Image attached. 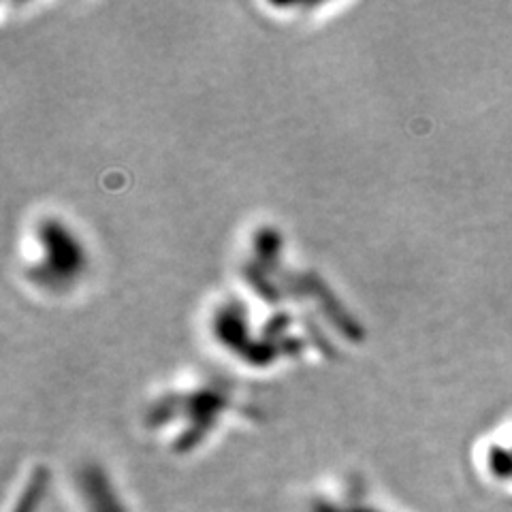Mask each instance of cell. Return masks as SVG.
<instances>
[{"label":"cell","mask_w":512,"mask_h":512,"mask_svg":"<svg viewBox=\"0 0 512 512\" xmlns=\"http://www.w3.org/2000/svg\"><path fill=\"white\" fill-rule=\"evenodd\" d=\"M310 512H389L382 510L378 506L367 504L363 500H355V498H338V500H318L314 504H310Z\"/></svg>","instance_id":"obj_1"}]
</instances>
